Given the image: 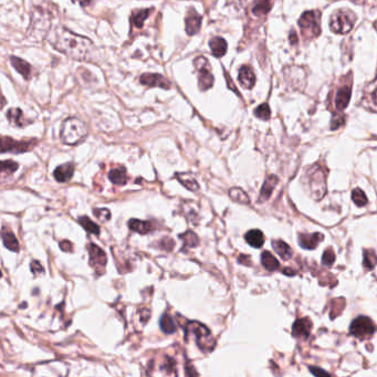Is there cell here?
<instances>
[{"instance_id": "ffe728a7", "label": "cell", "mask_w": 377, "mask_h": 377, "mask_svg": "<svg viewBox=\"0 0 377 377\" xmlns=\"http://www.w3.org/2000/svg\"><path fill=\"white\" fill-rule=\"evenodd\" d=\"M278 177L274 176V175H270L268 178L266 179L265 184H263V186L261 187V192H260V201L261 202H266L269 199V197L271 196L272 192H274V187L276 186V184H278Z\"/></svg>"}, {"instance_id": "1f68e13d", "label": "cell", "mask_w": 377, "mask_h": 377, "mask_svg": "<svg viewBox=\"0 0 377 377\" xmlns=\"http://www.w3.org/2000/svg\"><path fill=\"white\" fill-rule=\"evenodd\" d=\"M229 197L233 199L234 202L238 204H242V205H244V204L247 205V204L250 203V199H249L246 192H243V189L239 187L231 188L229 190Z\"/></svg>"}, {"instance_id": "9a60e30c", "label": "cell", "mask_w": 377, "mask_h": 377, "mask_svg": "<svg viewBox=\"0 0 377 377\" xmlns=\"http://www.w3.org/2000/svg\"><path fill=\"white\" fill-rule=\"evenodd\" d=\"M352 90L349 85H344L342 88H340L338 93L335 97V107L336 110L342 112L345 108L347 107L349 103V99H351Z\"/></svg>"}, {"instance_id": "d4e9b609", "label": "cell", "mask_w": 377, "mask_h": 377, "mask_svg": "<svg viewBox=\"0 0 377 377\" xmlns=\"http://www.w3.org/2000/svg\"><path fill=\"white\" fill-rule=\"evenodd\" d=\"M7 119L13 126L22 127L27 124V121L24 117V113H22L20 108H10L7 112Z\"/></svg>"}, {"instance_id": "ab89813d", "label": "cell", "mask_w": 377, "mask_h": 377, "mask_svg": "<svg viewBox=\"0 0 377 377\" xmlns=\"http://www.w3.org/2000/svg\"><path fill=\"white\" fill-rule=\"evenodd\" d=\"M335 261V253L332 248H328L322 256V263L326 267H331Z\"/></svg>"}, {"instance_id": "277c9868", "label": "cell", "mask_w": 377, "mask_h": 377, "mask_svg": "<svg viewBox=\"0 0 377 377\" xmlns=\"http://www.w3.org/2000/svg\"><path fill=\"white\" fill-rule=\"evenodd\" d=\"M185 332H186V336L187 335L194 336L195 341H196L197 346L199 347V349H202L204 353L211 352L212 349L215 348L216 342H215V339L212 338L209 329L204 324L199 323V322H196V321L188 322L185 326Z\"/></svg>"}, {"instance_id": "4316f807", "label": "cell", "mask_w": 377, "mask_h": 377, "mask_svg": "<svg viewBox=\"0 0 377 377\" xmlns=\"http://www.w3.org/2000/svg\"><path fill=\"white\" fill-rule=\"evenodd\" d=\"M176 178L180 181L181 185H184L186 188L189 189L190 192H197L199 189V185L197 184L196 179L188 174V172H178L176 174Z\"/></svg>"}, {"instance_id": "ba28073f", "label": "cell", "mask_w": 377, "mask_h": 377, "mask_svg": "<svg viewBox=\"0 0 377 377\" xmlns=\"http://www.w3.org/2000/svg\"><path fill=\"white\" fill-rule=\"evenodd\" d=\"M349 333L357 339H365L375 333V325L370 317L358 316L349 326Z\"/></svg>"}, {"instance_id": "d590c367", "label": "cell", "mask_w": 377, "mask_h": 377, "mask_svg": "<svg viewBox=\"0 0 377 377\" xmlns=\"http://www.w3.org/2000/svg\"><path fill=\"white\" fill-rule=\"evenodd\" d=\"M376 262H377V259H376L375 251L372 250V249H370V250H365L363 266H364L366 269L372 270V269H374Z\"/></svg>"}, {"instance_id": "f546056e", "label": "cell", "mask_w": 377, "mask_h": 377, "mask_svg": "<svg viewBox=\"0 0 377 377\" xmlns=\"http://www.w3.org/2000/svg\"><path fill=\"white\" fill-rule=\"evenodd\" d=\"M108 178L112 181L113 184L116 185H124L126 184V171L124 167L114 168L110 172H108Z\"/></svg>"}, {"instance_id": "7dc6e473", "label": "cell", "mask_w": 377, "mask_h": 377, "mask_svg": "<svg viewBox=\"0 0 377 377\" xmlns=\"http://www.w3.org/2000/svg\"><path fill=\"white\" fill-rule=\"evenodd\" d=\"M6 103H7V100H6V98L3 97V94L1 93V90H0V107L6 105Z\"/></svg>"}, {"instance_id": "4fadbf2b", "label": "cell", "mask_w": 377, "mask_h": 377, "mask_svg": "<svg viewBox=\"0 0 377 377\" xmlns=\"http://www.w3.org/2000/svg\"><path fill=\"white\" fill-rule=\"evenodd\" d=\"M324 239V236L316 233V234H301L299 236L298 241L299 244L304 249H308V250H313L315 249L319 243Z\"/></svg>"}, {"instance_id": "681fc988", "label": "cell", "mask_w": 377, "mask_h": 377, "mask_svg": "<svg viewBox=\"0 0 377 377\" xmlns=\"http://www.w3.org/2000/svg\"><path fill=\"white\" fill-rule=\"evenodd\" d=\"M292 269H288V268H285V269L283 270V274H287V275H294L295 272H291Z\"/></svg>"}, {"instance_id": "7c38bea8", "label": "cell", "mask_w": 377, "mask_h": 377, "mask_svg": "<svg viewBox=\"0 0 377 377\" xmlns=\"http://www.w3.org/2000/svg\"><path fill=\"white\" fill-rule=\"evenodd\" d=\"M186 33L189 35L196 34L201 30L202 26V16L198 15L195 9H189L187 16L185 19Z\"/></svg>"}, {"instance_id": "8fae6325", "label": "cell", "mask_w": 377, "mask_h": 377, "mask_svg": "<svg viewBox=\"0 0 377 377\" xmlns=\"http://www.w3.org/2000/svg\"><path fill=\"white\" fill-rule=\"evenodd\" d=\"M140 83L146 86H157V88H162L168 90L171 88V83L164 76L161 74H154V73H145L140 76Z\"/></svg>"}, {"instance_id": "2e32d148", "label": "cell", "mask_w": 377, "mask_h": 377, "mask_svg": "<svg viewBox=\"0 0 377 377\" xmlns=\"http://www.w3.org/2000/svg\"><path fill=\"white\" fill-rule=\"evenodd\" d=\"M362 104L366 108H369L372 112H375L376 107V81H372V82L367 85V88L364 91V95H363V101Z\"/></svg>"}, {"instance_id": "3957f363", "label": "cell", "mask_w": 377, "mask_h": 377, "mask_svg": "<svg viewBox=\"0 0 377 377\" xmlns=\"http://www.w3.org/2000/svg\"><path fill=\"white\" fill-rule=\"evenodd\" d=\"M88 135V127L78 117H69L62 123L61 139L68 145H75L83 140Z\"/></svg>"}, {"instance_id": "ac0fdd59", "label": "cell", "mask_w": 377, "mask_h": 377, "mask_svg": "<svg viewBox=\"0 0 377 377\" xmlns=\"http://www.w3.org/2000/svg\"><path fill=\"white\" fill-rule=\"evenodd\" d=\"M74 172V165L72 163H67L65 165H61L57 167V170L54 171L53 175L54 178L60 183H67L71 179V177L73 176Z\"/></svg>"}, {"instance_id": "8992f818", "label": "cell", "mask_w": 377, "mask_h": 377, "mask_svg": "<svg viewBox=\"0 0 377 377\" xmlns=\"http://www.w3.org/2000/svg\"><path fill=\"white\" fill-rule=\"evenodd\" d=\"M299 26L301 28L303 37L306 39L316 38L321 34L320 26V12L307 11L304 12L299 20Z\"/></svg>"}, {"instance_id": "6da1fadb", "label": "cell", "mask_w": 377, "mask_h": 377, "mask_svg": "<svg viewBox=\"0 0 377 377\" xmlns=\"http://www.w3.org/2000/svg\"><path fill=\"white\" fill-rule=\"evenodd\" d=\"M53 47L74 60H88L93 49V42L89 38L72 33L65 27H59L56 31Z\"/></svg>"}, {"instance_id": "bcb514c9", "label": "cell", "mask_w": 377, "mask_h": 377, "mask_svg": "<svg viewBox=\"0 0 377 377\" xmlns=\"http://www.w3.org/2000/svg\"><path fill=\"white\" fill-rule=\"evenodd\" d=\"M60 247L63 251L70 252L72 250V243L70 241H68V240H66V241H62L60 243Z\"/></svg>"}, {"instance_id": "5b68a950", "label": "cell", "mask_w": 377, "mask_h": 377, "mask_svg": "<svg viewBox=\"0 0 377 377\" xmlns=\"http://www.w3.org/2000/svg\"><path fill=\"white\" fill-rule=\"evenodd\" d=\"M356 22V15L351 10H336L330 20V28L335 34H345L349 33Z\"/></svg>"}, {"instance_id": "c3c4849f", "label": "cell", "mask_w": 377, "mask_h": 377, "mask_svg": "<svg viewBox=\"0 0 377 377\" xmlns=\"http://www.w3.org/2000/svg\"><path fill=\"white\" fill-rule=\"evenodd\" d=\"M74 1H78L81 6L85 7V6H89V4L92 2V0H74Z\"/></svg>"}, {"instance_id": "60d3db41", "label": "cell", "mask_w": 377, "mask_h": 377, "mask_svg": "<svg viewBox=\"0 0 377 377\" xmlns=\"http://www.w3.org/2000/svg\"><path fill=\"white\" fill-rule=\"evenodd\" d=\"M94 215L97 216L98 218H100V219L105 221V220H108L111 217V212L108 211L107 209H94Z\"/></svg>"}, {"instance_id": "9c48e42d", "label": "cell", "mask_w": 377, "mask_h": 377, "mask_svg": "<svg viewBox=\"0 0 377 377\" xmlns=\"http://www.w3.org/2000/svg\"><path fill=\"white\" fill-rule=\"evenodd\" d=\"M35 140H18L13 139L11 137H7V136H1L0 137V153H25L28 152L35 145Z\"/></svg>"}, {"instance_id": "4dcf8cb0", "label": "cell", "mask_w": 377, "mask_h": 377, "mask_svg": "<svg viewBox=\"0 0 377 377\" xmlns=\"http://www.w3.org/2000/svg\"><path fill=\"white\" fill-rule=\"evenodd\" d=\"M160 326L163 332L166 334H172L176 332V324L174 319L170 314H163L160 321Z\"/></svg>"}, {"instance_id": "f907efd6", "label": "cell", "mask_w": 377, "mask_h": 377, "mask_svg": "<svg viewBox=\"0 0 377 377\" xmlns=\"http://www.w3.org/2000/svg\"><path fill=\"white\" fill-rule=\"evenodd\" d=\"M295 34H294V31H292V34H291V41L294 43L295 42Z\"/></svg>"}, {"instance_id": "f1b7e54d", "label": "cell", "mask_w": 377, "mask_h": 377, "mask_svg": "<svg viewBox=\"0 0 377 377\" xmlns=\"http://www.w3.org/2000/svg\"><path fill=\"white\" fill-rule=\"evenodd\" d=\"M2 240H3V244L6 246L8 249H10L12 251H19V242L16 238V236L12 234V231L7 230L4 228L2 230Z\"/></svg>"}, {"instance_id": "52a82bcc", "label": "cell", "mask_w": 377, "mask_h": 377, "mask_svg": "<svg viewBox=\"0 0 377 377\" xmlns=\"http://www.w3.org/2000/svg\"><path fill=\"white\" fill-rule=\"evenodd\" d=\"M194 65L198 73L199 89H201L202 91H206L208 89H210L213 84V76L210 71L209 62L207 61L206 58L198 57L195 59Z\"/></svg>"}, {"instance_id": "8d00e7d4", "label": "cell", "mask_w": 377, "mask_h": 377, "mask_svg": "<svg viewBox=\"0 0 377 377\" xmlns=\"http://www.w3.org/2000/svg\"><path fill=\"white\" fill-rule=\"evenodd\" d=\"M179 238L183 240L185 246L187 247H196L199 242L198 237L194 233H192V231H186L185 234L179 236Z\"/></svg>"}, {"instance_id": "603a6c76", "label": "cell", "mask_w": 377, "mask_h": 377, "mask_svg": "<svg viewBox=\"0 0 377 377\" xmlns=\"http://www.w3.org/2000/svg\"><path fill=\"white\" fill-rule=\"evenodd\" d=\"M209 45L212 54L217 58L224 57L225 53L227 52V42L225 41V39L220 37H213L210 40Z\"/></svg>"}, {"instance_id": "74e56055", "label": "cell", "mask_w": 377, "mask_h": 377, "mask_svg": "<svg viewBox=\"0 0 377 377\" xmlns=\"http://www.w3.org/2000/svg\"><path fill=\"white\" fill-rule=\"evenodd\" d=\"M254 115H256L258 119H261L263 121H268L271 116V111L270 107L267 103H263L261 105H259L256 111H254Z\"/></svg>"}, {"instance_id": "e0dca14e", "label": "cell", "mask_w": 377, "mask_h": 377, "mask_svg": "<svg viewBox=\"0 0 377 377\" xmlns=\"http://www.w3.org/2000/svg\"><path fill=\"white\" fill-rule=\"evenodd\" d=\"M239 82L243 88L250 90L256 84V75L250 67L243 66L239 70Z\"/></svg>"}, {"instance_id": "484cf974", "label": "cell", "mask_w": 377, "mask_h": 377, "mask_svg": "<svg viewBox=\"0 0 377 377\" xmlns=\"http://www.w3.org/2000/svg\"><path fill=\"white\" fill-rule=\"evenodd\" d=\"M272 247H274V251L279 254V256L283 259V260H289L292 257V249L289 244L285 243L282 240H274L272 242Z\"/></svg>"}, {"instance_id": "cb8c5ba5", "label": "cell", "mask_w": 377, "mask_h": 377, "mask_svg": "<svg viewBox=\"0 0 377 377\" xmlns=\"http://www.w3.org/2000/svg\"><path fill=\"white\" fill-rule=\"evenodd\" d=\"M129 227L131 230L138 233L140 235H146L153 230V225L149 221H142L137 219H132L129 221Z\"/></svg>"}, {"instance_id": "7bdbcfd3", "label": "cell", "mask_w": 377, "mask_h": 377, "mask_svg": "<svg viewBox=\"0 0 377 377\" xmlns=\"http://www.w3.org/2000/svg\"><path fill=\"white\" fill-rule=\"evenodd\" d=\"M31 270H33L34 274H42L43 272V267L40 265L38 261H34L31 263Z\"/></svg>"}, {"instance_id": "5bb4252c", "label": "cell", "mask_w": 377, "mask_h": 377, "mask_svg": "<svg viewBox=\"0 0 377 377\" xmlns=\"http://www.w3.org/2000/svg\"><path fill=\"white\" fill-rule=\"evenodd\" d=\"M89 252H90V262L91 265L95 268H104L106 265V254L101 248L95 246L94 243H90L89 246Z\"/></svg>"}, {"instance_id": "30bf717a", "label": "cell", "mask_w": 377, "mask_h": 377, "mask_svg": "<svg viewBox=\"0 0 377 377\" xmlns=\"http://www.w3.org/2000/svg\"><path fill=\"white\" fill-rule=\"evenodd\" d=\"M312 329V322L308 317L299 319L294 322L292 326V335L300 340H307L310 335Z\"/></svg>"}, {"instance_id": "836d02e7", "label": "cell", "mask_w": 377, "mask_h": 377, "mask_svg": "<svg viewBox=\"0 0 377 377\" xmlns=\"http://www.w3.org/2000/svg\"><path fill=\"white\" fill-rule=\"evenodd\" d=\"M352 199L354 204L358 207H364L367 205V203H369V199H367L365 193L360 188H355L353 190Z\"/></svg>"}, {"instance_id": "f6af8a7d", "label": "cell", "mask_w": 377, "mask_h": 377, "mask_svg": "<svg viewBox=\"0 0 377 377\" xmlns=\"http://www.w3.org/2000/svg\"><path fill=\"white\" fill-rule=\"evenodd\" d=\"M238 261L241 263V265H246V266H251V260H250V257L249 256H246V254H241L238 258Z\"/></svg>"}, {"instance_id": "f35d334b", "label": "cell", "mask_w": 377, "mask_h": 377, "mask_svg": "<svg viewBox=\"0 0 377 377\" xmlns=\"http://www.w3.org/2000/svg\"><path fill=\"white\" fill-rule=\"evenodd\" d=\"M18 164L13 161L0 162V174H12L18 170Z\"/></svg>"}, {"instance_id": "7402d4cb", "label": "cell", "mask_w": 377, "mask_h": 377, "mask_svg": "<svg viewBox=\"0 0 377 377\" xmlns=\"http://www.w3.org/2000/svg\"><path fill=\"white\" fill-rule=\"evenodd\" d=\"M149 13H151V9H137V10H134L131 17L132 26L136 29H142L144 21L147 19Z\"/></svg>"}, {"instance_id": "d6986e66", "label": "cell", "mask_w": 377, "mask_h": 377, "mask_svg": "<svg viewBox=\"0 0 377 377\" xmlns=\"http://www.w3.org/2000/svg\"><path fill=\"white\" fill-rule=\"evenodd\" d=\"M10 61L12 67L15 68L26 80H29L31 78V66L28 62L18 57H11Z\"/></svg>"}, {"instance_id": "b9f144b4", "label": "cell", "mask_w": 377, "mask_h": 377, "mask_svg": "<svg viewBox=\"0 0 377 377\" xmlns=\"http://www.w3.org/2000/svg\"><path fill=\"white\" fill-rule=\"evenodd\" d=\"M344 116H334L331 123V130H338L344 124Z\"/></svg>"}, {"instance_id": "d6a6232c", "label": "cell", "mask_w": 377, "mask_h": 377, "mask_svg": "<svg viewBox=\"0 0 377 377\" xmlns=\"http://www.w3.org/2000/svg\"><path fill=\"white\" fill-rule=\"evenodd\" d=\"M271 0H256V1H254V6L252 8V12L256 16L267 15V13L271 10Z\"/></svg>"}, {"instance_id": "44dd1931", "label": "cell", "mask_w": 377, "mask_h": 377, "mask_svg": "<svg viewBox=\"0 0 377 377\" xmlns=\"http://www.w3.org/2000/svg\"><path fill=\"white\" fill-rule=\"evenodd\" d=\"M244 239L248 244H250L253 248H261L265 243V235H263L262 231L258 230V229H253L248 231L244 236Z\"/></svg>"}, {"instance_id": "7a4b0ae2", "label": "cell", "mask_w": 377, "mask_h": 377, "mask_svg": "<svg viewBox=\"0 0 377 377\" xmlns=\"http://www.w3.org/2000/svg\"><path fill=\"white\" fill-rule=\"evenodd\" d=\"M51 21V16L45 9L34 8L27 37H29V39L34 40V41H42L49 33Z\"/></svg>"}, {"instance_id": "816d5d0a", "label": "cell", "mask_w": 377, "mask_h": 377, "mask_svg": "<svg viewBox=\"0 0 377 377\" xmlns=\"http://www.w3.org/2000/svg\"><path fill=\"white\" fill-rule=\"evenodd\" d=\"M0 278H1V272H0Z\"/></svg>"}, {"instance_id": "e575fe53", "label": "cell", "mask_w": 377, "mask_h": 377, "mask_svg": "<svg viewBox=\"0 0 377 377\" xmlns=\"http://www.w3.org/2000/svg\"><path fill=\"white\" fill-rule=\"evenodd\" d=\"M79 222L81 225H82L83 228L89 231L90 234H94V235H100V228L99 226L95 224V222H93L92 220L90 219V218L88 217H80L79 219Z\"/></svg>"}, {"instance_id": "83f0119b", "label": "cell", "mask_w": 377, "mask_h": 377, "mask_svg": "<svg viewBox=\"0 0 377 377\" xmlns=\"http://www.w3.org/2000/svg\"><path fill=\"white\" fill-rule=\"evenodd\" d=\"M261 263L262 266L269 271H275L280 268V263L274 254L270 253L269 251H265L261 254Z\"/></svg>"}, {"instance_id": "ee69618b", "label": "cell", "mask_w": 377, "mask_h": 377, "mask_svg": "<svg viewBox=\"0 0 377 377\" xmlns=\"http://www.w3.org/2000/svg\"><path fill=\"white\" fill-rule=\"evenodd\" d=\"M310 372L315 376H324V375H330L328 372H325L323 370L319 369V367H310Z\"/></svg>"}]
</instances>
